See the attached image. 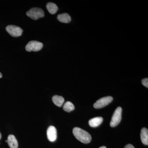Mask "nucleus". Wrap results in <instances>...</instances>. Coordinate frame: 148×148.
I'll use <instances>...</instances> for the list:
<instances>
[{
  "mask_svg": "<svg viewBox=\"0 0 148 148\" xmlns=\"http://www.w3.org/2000/svg\"><path fill=\"white\" fill-rule=\"evenodd\" d=\"M73 134L77 140L84 144H88L91 141V137L90 134L79 127H75L74 128Z\"/></svg>",
  "mask_w": 148,
  "mask_h": 148,
  "instance_id": "obj_1",
  "label": "nucleus"
},
{
  "mask_svg": "<svg viewBox=\"0 0 148 148\" xmlns=\"http://www.w3.org/2000/svg\"><path fill=\"white\" fill-rule=\"evenodd\" d=\"M27 15L34 20H37L44 16V12L42 9L34 8L27 12Z\"/></svg>",
  "mask_w": 148,
  "mask_h": 148,
  "instance_id": "obj_2",
  "label": "nucleus"
},
{
  "mask_svg": "<svg viewBox=\"0 0 148 148\" xmlns=\"http://www.w3.org/2000/svg\"><path fill=\"white\" fill-rule=\"evenodd\" d=\"M122 108L119 107L114 112L113 115L111 119L110 125L111 127H114L117 126L121 120Z\"/></svg>",
  "mask_w": 148,
  "mask_h": 148,
  "instance_id": "obj_3",
  "label": "nucleus"
},
{
  "mask_svg": "<svg viewBox=\"0 0 148 148\" xmlns=\"http://www.w3.org/2000/svg\"><path fill=\"white\" fill-rule=\"evenodd\" d=\"M113 100L112 96H106L103 97L98 100L93 105V107L95 109H100L107 106Z\"/></svg>",
  "mask_w": 148,
  "mask_h": 148,
  "instance_id": "obj_4",
  "label": "nucleus"
},
{
  "mask_svg": "<svg viewBox=\"0 0 148 148\" xmlns=\"http://www.w3.org/2000/svg\"><path fill=\"white\" fill-rule=\"evenodd\" d=\"M43 47V44L37 41H31L29 42L26 46V50L27 51H38L40 50Z\"/></svg>",
  "mask_w": 148,
  "mask_h": 148,
  "instance_id": "obj_5",
  "label": "nucleus"
},
{
  "mask_svg": "<svg viewBox=\"0 0 148 148\" xmlns=\"http://www.w3.org/2000/svg\"><path fill=\"white\" fill-rule=\"evenodd\" d=\"M6 30L10 36L13 37L20 36L23 32V30L21 28L15 25H9L6 28Z\"/></svg>",
  "mask_w": 148,
  "mask_h": 148,
  "instance_id": "obj_6",
  "label": "nucleus"
},
{
  "mask_svg": "<svg viewBox=\"0 0 148 148\" xmlns=\"http://www.w3.org/2000/svg\"><path fill=\"white\" fill-rule=\"evenodd\" d=\"M48 139L51 142H53L57 139V130L53 126L48 127L47 131Z\"/></svg>",
  "mask_w": 148,
  "mask_h": 148,
  "instance_id": "obj_7",
  "label": "nucleus"
},
{
  "mask_svg": "<svg viewBox=\"0 0 148 148\" xmlns=\"http://www.w3.org/2000/svg\"><path fill=\"white\" fill-rule=\"evenodd\" d=\"M103 119L102 117H96L90 119L88 122L89 125L91 127H97L103 122Z\"/></svg>",
  "mask_w": 148,
  "mask_h": 148,
  "instance_id": "obj_8",
  "label": "nucleus"
},
{
  "mask_svg": "<svg viewBox=\"0 0 148 148\" xmlns=\"http://www.w3.org/2000/svg\"><path fill=\"white\" fill-rule=\"evenodd\" d=\"M7 143L10 148H17L18 147V142L15 136L14 135H9L8 138Z\"/></svg>",
  "mask_w": 148,
  "mask_h": 148,
  "instance_id": "obj_9",
  "label": "nucleus"
},
{
  "mask_svg": "<svg viewBox=\"0 0 148 148\" xmlns=\"http://www.w3.org/2000/svg\"><path fill=\"white\" fill-rule=\"evenodd\" d=\"M141 139L142 143L146 145H148V130L145 127H143L141 130Z\"/></svg>",
  "mask_w": 148,
  "mask_h": 148,
  "instance_id": "obj_10",
  "label": "nucleus"
},
{
  "mask_svg": "<svg viewBox=\"0 0 148 148\" xmlns=\"http://www.w3.org/2000/svg\"><path fill=\"white\" fill-rule=\"evenodd\" d=\"M57 19L60 22L64 23H69L71 20V16L66 13L58 14Z\"/></svg>",
  "mask_w": 148,
  "mask_h": 148,
  "instance_id": "obj_11",
  "label": "nucleus"
},
{
  "mask_svg": "<svg viewBox=\"0 0 148 148\" xmlns=\"http://www.w3.org/2000/svg\"><path fill=\"white\" fill-rule=\"evenodd\" d=\"M52 101L56 106L61 107L64 102V99L62 96L55 95L52 97Z\"/></svg>",
  "mask_w": 148,
  "mask_h": 148,
  "instance_id": "obj_12",
  "label": "nucleus"
},
{
  "mask_svg": "<svg viewBox=\"0 0 148 148\" xmlns=\"http://www.w3.org/2000/svg\"><path fill=\"white\" fill-rule=\"evenodd\" d=\"M46 7L49 12L52 14H55L58 10L57 5L53 3H48L47 4Z\"/></svg>",
  "mask_w": 148,
  "mask_h": 148,
  "instance_id": "obj_13",
  "label": "nucleus"
},
{
  "mask_svg": "<svg viewBox=\"0 0 148 148\" xmlns=\"http://www.w3.org/2000/svg\"><path fill=\"white\" fill-rule=\"evenodd\" d=\"M63 109L66 112H69L74 110L75 106L71 102L68 101L64 104Z\"/></svg>",
  "mask_w": 148,
  "mask_h": 148,
  "instance_id": "obj_14",
  "label": "nucleus"
},
{
  "mask_svg": "<svg viewBox=\"0 0 148 148\" xmlns=\"http://www.w3.org/2000/svg\"><path fill=\"white\" fill-rule=\"evenodd\" d=\"M142 84L147 88L148 87V79L147 78L144 79L142 81Z\"/></svg>",
  "mask_w": 148,
  "mask_h": 148,
  "instance_id": "obj_15",
  "label": "nucleus"
},
{
  "mask_svg": "<svg viewBox=\"0 0 148 148\" xmlns=\"http://www.w3.org/2000/svg\"><path fill=\"white\" fill-rule=\"evenodd\" d=\"M124 148H135L134 146L132 145L131 144H128L125 146Z\"/></svg>",
  "mask_w": 148,
  "mask_h": 148,
  "instance_id": "obj_16",
  "label": "nucleus"
},
{
  "mask_svg": "<svg viewBox=\"0 0 148 148\" xmlns=\"http://www.w3.org/2000/svg\"><path fill=\"white\" fill-rule=\"evenodd\" d=\"M99 148H106L105 146H103V147H100Z\"/></svg>",
  "mask_w": 148,
  "mask_h": 148,
  "instance_id": "obj_17",
  "label": "nucleus"
},
{
  "mask_svg": "<svg viewBox=\"0 0 148 148\" xmlns=\"http://www.w3.org/2000/svg\"><path fill=\"white\" fill-rule=\"evenodd\" d=\"M2 77V74L1 73H0V78H1Z\"/></svg>",
  "mask_w": 148,
  "mask_h": 148,
  "instance_id": "obj_18",
  "label": "nucleus"
},
{
  "mask_svg": "<svg viewBox=\"0 0 148 148\" xmlns=\"http://www.w3.org/2000/svg\"><path fill=\"white\" fill-rule=\"evenodd\" d=\"M1 132H0V140H1Z\"/></svg>",
  "mask_w": 148,
  "mask_h": 148,
  "instance_id": "obj_19",
  "label": "nucleus"
},
{
  "mask_svg": "<svg viewBox=\"0 0 148 148\" xmlns=\"http://www.w3.org/2000/svg\"><path fill=\"white\" fill-rule=\"evenodd\" d=\"M5 142L6 143H7V140H6Z\"/></svg>",
  "mask_w": 148,
  "mask_h": 148,
  "instance_id": "obj_20",
  "label": "nucleus"
}]
</instances>
